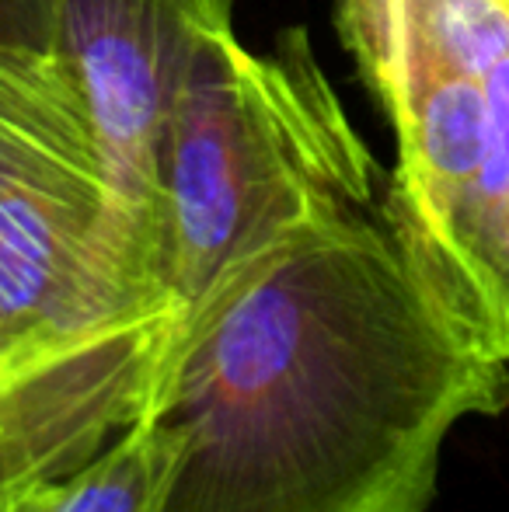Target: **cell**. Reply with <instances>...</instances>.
Masks as SVG:
<instances>
[{"label":"cell","mask_w":509,"mask_h":512,"mask_svg":"<svg viewBox=\"0 0 509 512\" xmlns=\"http://www.w3.org/2000/svg\"><path fill=\"white\" fill-rule=\"evenodd\" d=\"M506 359L405 255L384 203L293 230L171 335L150 411L175 436L161 512H426Z\"/></svg>","instance_id":"6da1fadb"},{"label":"cell","mask_w":509,"mask_h":512,"mask_svg":"<svg viewBox=\"0 0 509 512\" xmlns=\"http://www.w3.org/2000/svg\"><path fill=\"white\" fill-rule=\"evenodd\" d=\"M335 28L394 133L401 248L509 363V0H335Z\"/></svg>","instance_id":"7a4b0ae2"},{"label":"cell","mask_w":509,"mask_h":512,"mask_svg":"<svg viewBox=\"0 0 509 512\" xmlns=\"http://www.w3.org/2000/svg\"><path fill=\"white\" fill-rule=\"evenodd\" d=\"M381 203V168L307 28L269 53L245 49L234 28L199 46L157 157L161 272L178 324L293 230Z\"/></svg>","instance_id":"3957f363"},{"label":"cell","mask_w":509,"mask_h":512,"mask_svg":"<svg viewBox=\"0 0 509 512\" xmlns=\"http://www.w3.org/2000/svg\"><path fill=\"white\" fill-rule=\"evenodd\" d=\"M175 328L70 67L0 35V387Z\"/></svg>","instance_id":"277c9868"},{"label":"cell","mask_w":509,"mask_h":512,"mask_svg":"<svg viewBox=\"0 0 509 512\" xmlns=\"http://www.w3.org/2000/svg\"><path fill=\"white\" fill-rule=\"evenodd\" d=\"M231 11L234 0H56V53L91 108L109 178L161 286L164 122L199 46L231 28Z\"/></svg>","instance_id":"5b68a950"},{"label":"cell","mask_w":509,"mask_h":512,"mask_svg":"<svg viewBox=\"0 0 509 512\" xmlns=\"http://www.w3.org/2000/svg\"><path fill=\"white\" fill-rule=\"evenodd\" d=\"M175 467V436L143 415L102 453L0 495V512H161Z\"/></svg>","instance_id":"8992f818"},{"label":"cell","mask_w":509,"mask_h":512,"mask_svg":"<svg viewBox=\"0 0 509 512\" xmlns=\"http://www.w3.org/2000/svg\"><path fill=\"white\" fill-rule=\"evenodd\" d=\"M56 32V0H0V35L53 42Z\"/></svg>","instance_id":"52a82bcc"}]
</instances>
